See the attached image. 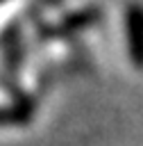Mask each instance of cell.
<instances>
[{"instance_id": "1", "label": "cell", "mask_w": 143, "mask_h": 146, "mask_svg": "<svg viewBox=\"0 0 143 146\" xmlns=\"http://www.w3.org/2000/svg\"><path fill=\"white\" fill-rule=\"evenodd\" d=\"M125 30H127V50L129 59L136 68H143V7L132 5L125 14Z\"/></svg>"}, {"instance_id": "2", "label": "cell", "mask_w": 143, "mask_h": 146, "mask_svg": "<svg viewBox=\"0 0 143 146\" xmlns=\"http://www.w3.org/2000/svg\"><path fill=\"white\" fill-rule=\"evenodd\" d=\"M98 16H100V9H98V7L73 11L70 16H64V18L59 21V25H57L54 30H50V34H61V36H66V34H75L77 30H82V27L91 25Z\"/></svg>"}, {"instance_id": "3", "label": "cell", "mask_w": 143, "mask_h": 146, "mask_svg": "<svg viewBox=\"0 0 143 146\" xmlns=\"http://www.w3.org/2000/svg\"><path fill=\"white\" fill-rule=\"evenodd\" d=\"M34 116V103L23 98L14 105H0V125H25Z\"/></svg>"}, {"instance_id": "4", "label": "cell", "mask_w": 143, "mask_h": 146, "mask_svg": "<svg viewBox=\"0 0 143 146\" xmlns=\"http://www.w3.org/2000/svg\"><path fill=\"white\" fill-rule=\"evenodd\" d=\"M0 2H2V0H0Z\"/></svg>"}]
</instances>
